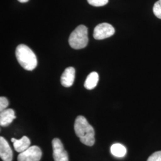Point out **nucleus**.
Here are the masks:
<instances>
[{
    "label": "nucleus",
    "instance_id": "obj_1",
    "mask_svg": "<svg viewBox=\"0 0 161 161\" xmlns=\"http://www.w3.org/2000/svg\"><path fill=\"white\" fill-rule=\"evenodd\" d=\"M74 130L80 142L88 146H92L95 143L94 130L83 116H78L76 118Z\"/></svg>",
    "mask_w": 161,
    "mask_h": 161
},
{
    "label": "nucleus",
    "instance_id": "obj_2",
    "mask_svg": "<svg viewBox=\"0 0 161 161\" xmlns=\"http://www.w3.org/2000/svg\"><path fill=\"white\" fill-rule=\"evenodd\" d=\"M16 57L20 65L26 70H32L37 66V58L29 47L20 44L16 50Z\"/></svg>",
    "mask_w": 161,
    "mask_h": 161
},
{
    "label": "nucleus",
    "instance_id": "obj_3",
    "mask_svg": "<svg viewBox=\"0 0 161 161\" xmlns=\"http://www.w3.org/2000/svg\"><path fill=\"white\" fill-rule=\"evenodd\" d=\"M88 42V29L84 25L77 26L69 36V45L75 50L85 48Z\"/></svg>",
    "mask_w": 161,
    "mask_h": 161
},
{
    "label": "nucleus",
    "instance_id": "obj_4",
    "mask_svg": "<svg viewBox=\"0 0 161 161\" xmlns=\"http://www.w3.org/2000/svg\"><path fill=\"white\" fill-rule=\"evenodd\" d=\"M115 31L114 28L109 23H100L94 29L93 36L96 40H102L112 36Z\"/></svg>",
    "mask_w": 161,
    "mask_h": 161
},
{
    "label": "nucleus",
    "instance_id": "obj_5",
    "mask_svg": "<svg viewBox=\"0 0 161 161\" xmlns=\"http://www.w3.org/2000/svg\"><path fill=\"white\" fill-rule=\"evenodd\" d=\"M41 156L40 148L36 146H32L20 153L17 157V161H40Z\"/></svg>",
    "mask_w": 161,
    "mask_h": 161
},
{
    "label": "nucleus",
    "instance_id": "obj_6",
    "mask_svg": "<svg viewBox=\"0 0 161 161\" xmlns=\"http://www.w3.org/2000/svg\"><path fill=\"white\" fill-rule=\"evenodd\" d=\"M52 147L54 161H69L68 154L60 139L54 138L52 141Z\"/></svg>",
    "mask_w": 161,
    "mask_h": 161
},
{
    "label": "nucleus",
    "instance_id": "obj_7",
    "mask_svg": "<svg viewBox=\"0 0 161 161\" xmlns=\"http://www.w3.org/2000/svg\"><path fill=\"white\" fill-rule=\"evenodd\" d=\"M0 157L3 161H12L13 159L12 149L3 137H0Z\"/></svg>",
    "mask_w": 161,
    "mask_h": 161
},
{
    "label": "nucleus",
    "instance_id": "obj_8",
    "mask_svg": "<svg viewBox=\"0 0 161 161\" xmlns=\"http://www.w3.org/2000/svg\"><path fill=\"white\" fill-rule=\"evenodd\" d=\"M75 70L73 67L67 68L61 76V84L64 87H70L75 80Z\"/></svg>",
    "mask_w": 161,
    "mask_h": 161
},
{
    "label": "nucleus",
    "instance_id": "obj_9",
    "mask_svg": "<svg viewBox=\"0 0 161 161\" xmlns=\"http://www.w3.org/2000/svg\"><path fill=\"white\" fill-rule=\"evenodd\" d=\"M16 118L14 111L12 109H6L1 112L0 125L1 127H7L10 125L13 121Z\"/></svg>",
    "mask_w": 161,
    "mask_h": 161
},
{
    "label": "nucleus",
    "instance_id": "obj_10",
    "mask_svg": "<svg viewBox=\"0 0 161 161\" xmlns=\"http://www.w3.org/2000/svg\"><path fill=\"white\" fill-rule=\"evenodd\" d=\"M11 141L13 143L14 149L19 153H21L28 149L31 144V140L26 136H23V137H22L20 140L12 138Z\"/></svg>",
    "mask_w": 161,
    "mask_h": 161
},
{
    "label": "nucleus",
    "instance_id": "obj_11",
    "mask_svg": "<svg viewBox=\"0 0 161 161\" xmlns=\"http://www.w3.org/2000/svg\"><path fill=\"white\" fill-rule=\"evenodd\" d=\"M99 80L98 74L96 72H92L87 76L86 81L84 82L85 88L91 90L94 89L97 85L98 82Z\"/></svg>",
    "mask_w": 161,
    "mask_h": 161
},
{
    "label": "nucleus",
    "instance_id": "obj_12",
    "mask_svg": "<svg viewBox=\"0 0 161 161\" xmlns=\"http://www.w3.org/2000/svg\"><path fill=\"white\" fill-rule=\"evenodd\" d=\"M111 153L115 157L122 158L124 157L127 153L126 148L119 143H115L111 146L110 148Z\"/></svg>",
    "mask_w": 161,
    "mask_h": 161
},
{
    "label": "nucleus",
    "instance_id": "obj_13",
    "mask_svg": "<svg viewBox=\"0 0 161 161\" xmlns=\"http://www.w3.org/2000/svg\"><path fill=\"white\" fill-rule=\"evenodd\" d=\"M153 13L156 17L161 19V0L158 1L153 6Z\"/></svg>",
    "mask_w": 161,
    "mask_h": 161
},
{
    "label": "nucleus",
    "instance_id": "obj_14",
    "mask_svg": "<svg viewBox=\"0 0 161 161\" xmlns=\"http://www.w3.org/2000/svg\"><path fill=\"white\" fill-rule=\"evenodd\" d=\"M88 3L94 7H101L105 6L108 3L109 0H87Z\"/></svg>",
    "mask_w": 161,
    "mask_h": 161
},
{
    "label": "nucleus",
    "instance_id": "obj_15",
    "mask_svg": "<svg viewBox=\"0 0 161 161\" xmlns=\"http://www.w3.org/2000/svg\"><path fill=\"white\" fill-rule=\"evenodd\" d=\"M147 161H161V151H158L150 156Z\"/></svg>",
    "mask_w": 161,
    "mask_h": 161
},
{
    "label": "nucleus",
    "instance_id": "obj_16",
    "mask_svg": "<svg viewBox=\"0 0 161 161\" xmlns=\"http://www.w3.org/2000/svg\"><path fill=\"white\" fill-rule=\"evenodd\" d=\"M8 106V101L4 97H0V112H2L7 109Z\"/></svg>",
    "mask_w": 161,
    "mask_h": 161
},
{
    "label": "nucleus",
    "instance_id": "obj_17",
    "mask_svg": "<svg viewBox=\"0 0 161 161\" xmlns=\"http://www.w3.org/2000/svg\"><path fill=\"white\" fill-rule=\"evenodd\" d=\"M20 3H26V2H28L29 0H18Z\"/></svg>",
    "mask_w": 161,
    "mask_h": 161
}]
</instances>
